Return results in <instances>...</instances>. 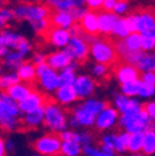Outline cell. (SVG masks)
<instances>
[{"mask_svg":"<svg viewBox=\"0 0 155 156\" xmlns=\"http://www.w3.org/2000/svg\"><path fill=\"white\" fill-rule=\"evenodd\" d=\"M124 42L129 51H139L142 47V36L138 34H132L127 40H124Z\"/></svg>","mask_w":155,"mask_h":156,"instance_id":"24","label":"cell"},{"mask_svg":"<svg viewBox=\"0 0 155 156\" xmlns=\"http://www.w3.org/2000/svg\"><path fill=\"white\" fill-rule=\"evenodd\" d=\"M87 4L89 5V8L92 9V11L94 10H99V8L103 4V0H87Z\"/></svg>","mask_w":155,"mask_h":156,"instance_id":"38","label":"cell"},{"mask_svg":"<svg viewBox=\"0 0 155 156\" xmlns=\"http://www.w3.org/2000/svg\"><path fill=\"white\" fill-rule=\"evenodd\" d=\"M117 116H118V113H117V110L113 109V108H108V109L103 110L99 114L98 119L96 120L97 129H98V130H104V129L109 128L110 125L114 124L115 119H117Z\"/></svg>","mask_w":155,"mask_h":156,"instance_id":"11","label":"cell"},{"mask_svg":"<svg viewBox=\"0 0 155 156\" xmlns=\"http://www.w3.org/2000/svg\"><path fill=\"white\" fill-rule=\"evenodd\" d=\"M61 138H60V133L52 131L46 135H44L42 138L37 139L31 144V147L37 151L38 154H41L44 156H52L61 152Z\"/></svg>","mask_w":155,"mask_h":156,"instance_id":"2","label":"cell"},{"mask_svg":"<svg viewBox=\"0 0 155 156\" xmlns=\"http://www.w3.org/2000/svg\"><path fill=\"white\" fill-rule=\"evenodd\" d=\"M40 81L44 84L45 88L47 89H55V88H59L60 87V81H59V77H57L56 72L52 69H47L45 71L41 76H40Z\"/></svg>","mask_w":155,"mask_h":156,"instance_id":"15","label":"cell"},{"mask_svg":"<svg viewBox=\"0 0 155 156\" xmlns=\"http://www.w3.org/2000/svg\"><path fill=\"white\" fill-rule=\"evenodd\" d=\"M6 53H8V50H6V47H5L4 45H0V58H2V57H4Z\"/></svg>","mask_w":155,"mask_h":156,"instance_id":"42","label":"cell"},{"mask_svg":"<svg viewBox=\"0 0 155 156\" xmlns=\"http://www.w3.org/2000/svg\"><path fill=\"white\" fill-rule=\"evenodd\" d=\"M5 143L0 139V156H5L6 155V151H5Z\"/></svg>","mask_w":155,"mask_h":156,"instance_id":"41","label":"cell"},{"mask_svg":"<svg viewBox=\"0 0 155 156\" xmlns=\"http://www.w3.org/2000/svg\"><path fill=\"white\" fill-rule=\"evenodd\" d=\"M85 0H47V4L55 6L56 9L62 10V11H67L68 9L73 8V6H80L83 4Z\"/></svg>","mask_w":155,"mask_h":156,"instance_id":"17","label":"cell"},{"mask_svg":"<svg viewBox=\"0 0 155 156\" xmlns=\"http://www.w3.org/2000/svg\"><path fill=\"white\" fill-rule=\"evenodd\" d=\"M44 114H45V109H44V108L36 109V110L32 112V113H27L26 116L23 119V122H24L27 126H31V128L35 129L36 124H38L40 122H42V119H44Z\"/></svg>","mask_w":155,"mask_h":156,"instance_id":"19","label":"cell"},{"mask_svg":"<svg viewBox=\"0 0 155 156\" xmlns=\"http://www.w3.org/2000/svg\"><path fill=\"white\" fill-rule=\"evenodd\" d=\"M89 51V46L82 41L81 38H74L72 37V40L68 42L67 45V52L71 55V57L77 58V62L78 63H83L87 61V55Z\"/></svg>","mask_w":155,"mask_h":156,"instance_id":"7","label":"cell"},{"mask_svg":"<svg viewBox=\"0 0 155 156\" xmlns=\"http://www.w3.org/2000/svg\"><path fill=\"white\" fill-rule=\"evenodd\" d=\"M114 5H115L114 0H106V2H103V4H102L103 9H106L107 11H112L114 9Z\"/></svg>","mask_w":155,"mask_h":156,"instance_id":"40","label":"cell"},{"mask_svg":"<svg viewBox=\"0 0 155 156\" xmlns=\"http://www.w3.org/2000/svg\"><path fill=\"white\" fill-rule=\"evenodd\" d=\"M5 25V21H4V19L2 17V15H0V26H4Z\"/></svg>","mask_w":155,"mask_h":156,"instance_id":"43","label":"cell"},{"mask_svg":"<svg viewBox=\"0 0 155 156\" xmlns=\"http://www.w3.org/2000/svg\"><path fill=\"white\" fill-rule=\"evenodd\" d=\"M117 105L123 114H135L140 110V104L138 102L129 99L123 95H119L117 98Z\"/></svg>","mask_w":155,"mask_h":156,"instance_id":"14","label":"cell"},{"mask_svg":"<svg viewBox=\"0 0 155 156\" xmlns=\"http://www.w3.org/2000/svg\"><path fill=\"white\" fill-rule=\"evenodd\" d=\"M143 141H144V133H134L129 136V143H128V150L133 152H138L143 149Z\"/></svg>","mask_w":155,"mask_h":156,"instance_id":"20","label":"cell"},{"mask_svg":"<svg viewBox=\"0 0 155 156\" xmlns=\"http://www.w3.org/2000/svg\"><path fill=\"white\" fill-rule=\"evenodd\" d=\"M23 53L20 52H17V53H10L8 56V58L5 60V65H8L9 67H19V66H21L24 62H23Z\"/></svg>","mask_w":155,"mask_h":156,"instance_id":"29","label":"cell"},{"mask_svg":"<svg viewBox=\"0 0 155 156\" xmlns=\"http://www.w3.org/2000/svg\"><path fill=\"white\" fill-rule=\"evenodd\" d=\"M97 14L96 11H86L85 16L81 20V26L85 30L86 34L92 35L94 37H97L99 35V30H98V21H97Z\"/></svg>","mask_w":155,"mask_h":156,"instance_id":"9","label":"cell"},{"mask_svg":"<svg viewBox=\"0 0 155 156\" xmlns=\"http://www.w3.org/2000/svg\"><path fill=\"white\" fill-rule=\"evenodd\" d=\"M149 116L148 114L140 108V110L135 114H123L119 126H125L127 130L132 134L139 133L142 130H145V128L149 124Z\"/></svg>","mask_w":155,"mask_h":156,"instance_id":"3","label":"cell"},{"mask_svg":"<svg viewBox=\"0 0 155 156\" xmlns=\"http://www.w3.org/2000/svg\"><path fill=\"white\" fill-rule=\"evenodd\" d=\"M52 156H65V155H62L61 152H59V154H56V155H52Z\"/></svg>","mask_w":155,"mask_h":156,"instance_id":"44","label":"cell"},{"mask_svg":"<svg viewBox=\"0 0 155 156\" xmlns=\"http://www.w3.org/2000/svg\"><path fill=\"white\" fill-rule=\"evenodd\" d=\"M44 125L55 130H62L66 128V118L63 113L56 105H50L45 109Z\"/></svg>","mask_w":155,"mask_h":156,"instance_id":"4","label":"cell"},{"mask_svg":"<svg viewBox=\"0 0 155 156\" xmlns=\"http://www.w3.org/2000/svg\"><path fill=\"white\" fill-rule=\"evenodd\" d=\"M60 138L61 140H65V141H74L80 144V135L76 133H71V131L60 133Z\"/></svg>","mask_w":155,"mask_h":156,"instance_id":"33","label":"cell"},{"mask_svg":"<svg viewBox=\"0 0 155 156\" xmlns=\"http://www.w3.org/2000/svg\"><path fill=\"white\" fill-rule=\"evenodd\" d=\"M142 47H143V50H153L155 47V35H153L151 32L143 34Z\"/></svg>","mask_w":155,"mask_h":156,"instance_id":"30","label":"cell"},{"mask_svg":"<svg viewBox=\"0 0 155 156\" xmlns=\"http://www.w3.org/2000/svg\"><path fill=\"white\" fill-rule=\"evenodd\" d=\"M61 154L65 156H78L81 154V147L78 143L74 141H65L61 146Z\"/></svg>","mask_w":155,"mask_h":156,"instance_id":"22","label":"cell"},{"mask_svg":"<svg viewBox=\"0 0 155 156\" xmlns=\"http://www.w3.org/2000/svg\"><path fill=\"white\" fill-rule=\"evenodd\" d=\"M97 21H98V30L108 34L113 32V27L118 21V17L113 14H98Z\"/></svg>","mask_w":155,"mask_h":156,"instance_id":"13","label":"cell"},{"mask_svg":"<svg viewBox=\"0 0 155 156\" xmlns=\"http://www.w3.org/2000/svg\"><path fill=\"white\" fill-rule=\"evenodd\" d=\"M57 97H59V99L62 103H68V102H72V101L77 99L76 90H74V88L72 86L60 87L59 90H57Z\"/></svg>","mask_w":155,"mask_h":156,"instance_id":"18","label":"cell"},{"mask_svg":"<svg viewBox=\"0 0 155 156\" xmlns=\"http://www.w3.org/2000/svg\"><path fill=\"white\" fill-rule=\"evenodd\" d=\"M154 92H155V87L154 86H149V84H145V83L142 82L138 94H140L143 97H148V95H151Z\"/></svg>","mask_w":155,"mask_h":156,"instance_id":"34","label":"cell"},{"mask_svg":"<svg viewBox=\"0 0 155 156\" xmlns=\"http://www.w3.org/2000/svg\"><path fill=\"white\" fill-rule=\"evenodd\" d=\"M71 60H72V57L66 50V51H60V52L49 55L46 57V63L53 69H59V68H65L68 65H71Z\"/></svg>","mask_w":155,"mask_h":156,"instance_id":"8","label":"cell"},{"mask_svg":"<svg viewBox=\"0 0 155 156\" xmlns=\"http://www.w3.org/2000/svg\"><path fill=\"white\" fill-rule=\"evenodd\" d=\"M85 152H86L88 156H113V155H110V154H106V152L98 151V150L92 149V147H88V146L85 147Z\"/></svg>","mask_w":155,"mask_h":156,"instance_id":"36","label":"cell"},{"mask_svg":"<svg viewBox=\"0 0 155 156\" xmlns=\"http://www.w3.org/2000/svg\"><path fill=\"white\" fill-rule=\"evenodd\" d=\"M83 107L89 110L92 114H97L99 113L101 110H106L108 108H110V103L109 102H97V101H88L83 104Z\"/></svg>","mask_w":155,"mask_h":156,"instance_id":"23","label":"cell"},{"mask_svg":"<svg viewBox=\"0 0 155 156\" xmlns=\"http://www.w3.org/2000/svg\"><path fill=\"white\" fill-rule=\"evenodd\" d=\"M91 51L97 61L108 67L113 68L118 63L123 62V58L119 56V53L117 52V48H115L113 37L104 36L91 47Z\"/></svg>","mask_w":155,"mask_h":156,"instance_id":"1","label":"cell"},{"mask_svg":"<svg viewBox=\"0 0 155 156\" xmlns=\"http://www.w3.org/2000/svg\"><path fill=\"white\" fill-rule=\"evenodd\" d=\"M140 84H142L140 81H133V82H129V83H124V84L122 86L123 93L127 94V95L138 94L139 88H140Z\"/></svg>","mask_w":155,"mask_h":156,"instance_id":"27","label":"cell"},{"mask_svg":"<svg viewBox=\"0 0 155 156\" xmlns=\"http://www.w3.org/2000/svg\"><path fill=\"white\" fill-rule=\"evenodd\" d=\"M19 82V77L15 74L11 76H5V77H0V90H5L10 87H13L14 84H17Z\"/></svg>","mask_w":155,"mask_h":156,"instance_id":"26","label":"cell"},{"mask_svg":"<svg viewBox=\"0 0 155 156\" xmlns=\"http://www.w3.org/2000/svg\"><path fill=\"white\" fill-rule=\"evenodd\" d=\"M143 152L145 155H150V154L155 152V133L154 131H145L144 133Z\"/></svg>","mask_w":155,"mask_h":156,"instance_id":"21","label":"cell"},{"mask_svg":"<svg viewBox=\"0 0 155 156\" xmlns=\"http://www.w3.org/2000/svg\"><path fill=\"white\" fill-rule=\"evenodd\" d=\"M0 135H2V129H0Z\"/></svg>","mask_w":155,"mask_h":156,"instance_id":"47","label":"cell"},{"mask_svg":"<svg viewBox=\"0 0 155 156\" xmlns=\"http://www.w3.org/2000/svg\"><path fill=\"white\" fill-rule=\"evenodd\" d=\"M113 32L115 35L121 36V37L127 36L129 34V30H128V26H127L125 20H123V19H118V21L115 23V25L113 27Z\"/></svg>","mask_w":155,"mask_h":156,"instance_id":"31","label":"cell"},{"mask_svg":"<svg viewBox=\"0 0 155 156\" xmlns=\"http://www.w3.org/2000/svg\"><path fill=\"white\" fill-rule=\"evenodd\" d=\"M143 83L149 84V86H154L155 84V73L154 72H148L145 74H143Z\"/></svg>","mask_w":155,"mask_h":156,"instance_id":"37","label":"cell"},{"mask_svg":"<svg viewBox=\"0 0 155 156\" xmlns=\"http://www.w3.org/2000/svg\"><path fill=\"white\" fill-rule=\"evenodd\" d=\"M73 68H74V66H71V67L66 68V69L63 71V73L61 74V77H59L60 87H63V86H72V84L74 83Z\"/></svg>","mask_w":155,"mask_h":156,"instance_id":"25","label":"cell"},{"mask_svg":"<svg viewBox=\"0 0 155 156\" xmlns=\"http://www.w3.org/2000/svg\"><path fill=\"white\" fill-rule=\"evenodd\" d=\"M129 134H121L115 139V150L117 151H124L128 150V143H129Z\"/></svg>","mask_w":155,"mask_h":156,"instance_id":"32","label":"cell"},{"mask_svg":"<svg viewBox=\"0 0 155 156\" xmlns=\"http://www.w3.org/2000/svg\"><path fill=\"white\" fill-rule=\"evenodd\" d=\"M17 77L19 80L26 81V83H36L37 76H36V71L35 67L31 65V61H26L25 63H23L17 71Z\"/></svg>","mask_w":155,"mask_h":156,"instance_id":"12","label":"cell"},{"mask_svg":"<svg viewBox=\"0 0 155 156\" xmlns=\"http://www.w3.org/2000/svg\"><path fill=\"white\" fill-rule=\"evenodd\" d=\"M74 118L78 122V124H83V125H92L94 123V114L87 110L83 105L74 112Z\"/></svg>","mask_w":155,"mask_h":156,"instance_id":"16","label":"cell"},{"mask_svg":"<svg viewBox=\"0 0 155 156\" xmlns=\"http://www.w3.org/2000/svg\"><path fill=\"white\" fill-rule=\"evenodd\" d=\"M135 156H143V155H135Z\"/></svg>","mask_w":155,"mask_h":156,"instance_id":"46","label":"cell"},{"mask_svg":"<svg viewBox=\"0 0 155 156\" xmlns=\"http://www.w3.org/2000/svg\"><path fill=\"white\" fill-rule=\"evenodd\" d=\"M113 71L115 73V76L118 77V80L124 84V83H129L133 81H138L140 78V72L137 67H134L127 62H121L117 66L113 67Z\"/></svg>","mask_w":155,"mask_h":156,"instance_id":"6","label":"cell"},{"mask_svg":"<svg viewBox=\"0 0 155 156\" xmlns=\"http://www.w3.org/2000/svg\"><path fill=\"white\" fill-rule=\"evenodd\" d=\"M140 108L148 114V116L155 120V103H144L140 105Z\"/></svg>","mask_w":155,"mask_h":156,"instance_id":"35","label":"cell"},{"mask_svg":"<svg viewBox=\"0 0 155 156\" xmlns=\"http://www.w3.org/2000/svg\"><path fill=\"white\" fill-rule=\"evenodd\" d=\"M74 90L77 94V98H85V97L89 95L93 92L94 88V82L89 77H78L74 81Z\"/></svg>","mask_w":155,"mask_h":156,"instance_id":"10","label":"cell"},{"mask_svg":"<svg viewBox=\"0 0 155 156\" xmlns=\"http://www.w3.org/2000/svg\"><path fill=\"white\" fill-rule=\"evenodd\" d=\"M138 68L144 69V71H153L155 72V56H149L145 55L143 61L139 63Z\"/></svg>","mask_w":155,"mask_h":156,"instance_id":"28","label":"cell"},{"mask_svg":"<svg viewBox=\"0 0 155 156\" xmlns=\"http://www.w3.org/2000/svg\"><path fill=\"white\" fill-rule=\"evenodd\" d=\"M118 2H125V0H118Z\"/></svg>","mask_w":155,"mask_h":156,"instance_id":"45","label":"cell"},{"mask_svg":"<svg viewBox=\"0 0 155 156\" xmlns=\"http://www.w3.org/2000/svg\"><path fill=\"white\" fill-rule=\"evenodd\" d=\"M36 90L37 89H36L34 83H17V84H14L13 87L3 90L2 94L8 95L9 98H11L13 101L21 103L23 101H25L27 98L30 94L35 93Z\"/></svg>","mask_w":155,"mask_h":156,"instance_id":"5","label":"cell"},{"mask_svg":"<svg viewBox=\"0 0 155 156\" xmlns=\"http://www.w3.org/2000/svg\"><path fill=\"white\" fill-rule=\"evenodd\" d=\"M127 4H128V0H125V2H115L114 10L117 12H123L127 9Z\"/></svg>","mask_w":155,"mask_h":156,"instance_id":"39","label":"cell"}]
</instances>
